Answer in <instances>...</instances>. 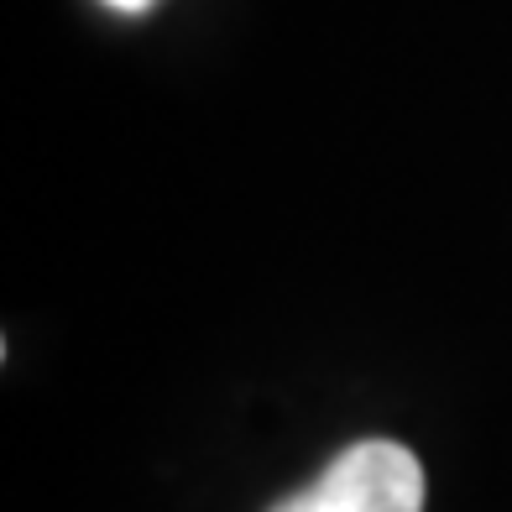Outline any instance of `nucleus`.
Listing matches in <instances>:
<instances>
[{
  "label": "nucleus",
  "mask_w": 512,
  "mask_h": 512,
  "mask_svg": "<svg viewBox=\"0 0 512 512\" xmlns=\"http://www.w3.org/2000/svg\"><path fill=\"white\" fill-rule=\"evenodd\" d=\"M105 6H115V11H126V16H136V11H147L152 0H105Z\"/></svg>",
  "instance_id": "f03ea898"
},
{
  "label": "nucleus",
  "mask_w": 512,
  "mask_h": 512,
  "mask_svg": "<svg viewBox=\"0 0 512 512\" xmlns=\"http://www.w3.org/2000/svg\"><path fill=\"white\" fill-rule=\"evenodd\" d=\"M272 512H424V465L398 439H361Z\"/></svg>",
  "instance_id": "f257e3e1"
}]
</instances>
